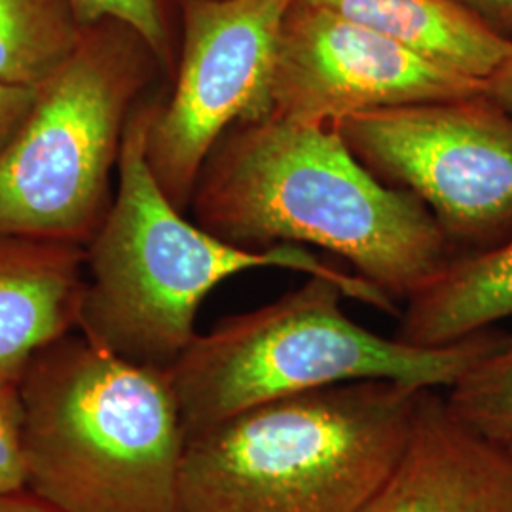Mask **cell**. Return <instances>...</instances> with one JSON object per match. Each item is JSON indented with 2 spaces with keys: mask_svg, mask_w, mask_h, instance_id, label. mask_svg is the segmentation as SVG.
<instances>
[{
  "mask_svg": "<svg viewBox=\"0 0 512 512\" xmlns=\"http://www.w3.org/2000/svg\"><path fill=\"white\" fill-rule=\"evenodd\" d=\"M459 418L480 433L512 442V334L482 357L459 382L446 389Z\"/></svg>",
  "mask_w": 512,
  "mask_h": 512,
  "instance_id": "cell-15",
  "label": "cell"
},
{
  "mask_svg": "<svg viewBox=\"0 0 512 512\" xmlns=\"http://www.w3.org/2000/svg\"><path fill=\"white\" fill-rule=\"evenodd\" d=\"M423 387L363 380L277 399L188 437L179 512H361Z\"/></svg>",
  "mask_w": 512,
  "mask_h": 512,
  "instance_id": "cell-4",
  "label": "cell"
},
{
  "mask_svg": "<svg viewBox=\"0 0 512 512\" xmlns=\"http://www.w3.org/2000/svg\"><path fill=\"white\" fill-rule=\"evenodd\" d=\"M38 88L0 84V152L8 147L35 105Z\"/></svg>",
  "mask_w": 512,
  "mask_h": 512,
  "instance_id": "cell-18",
  "label": "cell"
},
{
  "mask_svg": "<svg viewBox=\"0 0 512 512\" xmlns=\"http://www.w3.org/2000/svg\"><path fill=\"white\" fill-rule=\"evenodd\" d=\"M152 103L147 95L129 118L114 198L84 247L80 334L129 363L167 372L198 336L196 317L207 294L234 275L266 268L325 277L348 298L385 313L397 311L395 300L376 285L302 245L249 251L186 219L148 167Z\"/></svg>",
  "mask_w": 512,
  "mask_h": 512,
  "instance_id": "cell-2",
  "label": "cell"
},
{
  "mask_svg": "<svg viewBox=\"0 0 512 512\" xmlns=\"http://www.w3.org/2000/svg\"><path fill=\"white\" fill-rule=\"evenodd\" d=\"M0 512H61L29 490L0 492Z\"/></svg>",
  "mask_w": 512,
  "mask_h": 512,
  "instance_id": "cell-21",
  "label": "cell"
},
{
  "mask_svg": "<svg viewBox=\"0 0 512 512\" xmlns=\"http://www.w3.org/2000/svg\"><path fill=\"white\" fill-rule=\"evenodd\" d=\"M82 245L0 234V376L21 380L38 351L76 330Z\"/></svg>",
  "mask_w": 512,
  "mask_h": 512,
  "instance_id": "cell-11",
  "label": "cell"
},
{
  "mask_svg": "<svg viewBox=\"0 0 512 512\" xmlns=\"http://www.w3.org/2000/svg\"><path fill=\"white\" fill-rule=\"evenodd\" d=\"M293 0H183L181 46L167 97H154L148 167L190 209L203 162L236 124L272 114L281 23Z\"/></svg>",
  "mask_w": 512,
  "mask_h": 512,
  "instance_id": "cell-8",
  "label": "cell"
},
{
  "mask_svg": "<svg viewBox=\"0 0 512 512\" xmlns=\"http://www.w3.org/2000/svg\"><path fill=\"white\" fill-rule=\"evenodd\" d=\"M344 298L338 283L308 275L274 302L198 332L167 370L186 439L260 404L330 385L391 380L450 389L505 336L488 329L440 348L414 346L353 321Z\"/></svg>",
  "mask_w": 512,
  "mask_h": 512,
  "instance_id": "cell-5",
  "label": "cell"
},
{
  "mask_svg": "<svg viewBox=\"0 0 512 512\" xmlns=\"http://www.w3.org/2000/svg\"><path fill=\"white\" fill-rule=\"evenodd\" d=\"M486 92V82L308 0H293L277 40L272 116L336 124L366 110Z\"/></svg>",
  "mask_w": 512,
  "mask_h": 512,
  "instance_id": "cell-9",
  "label": "cell"
},
{
  "mask_svg": "<svg viewBox=\"0 0 512 512\" xmlns=\"http://www.w3.org/2000/svg\"><path fill=\"white\" fill-rule=\"evenodd\" d=\"M391 38L440 65L486 82L512 52V40L454 0H308Z\"/></svg>",
  "mask_w": 512,
  "mask_h": 512,
  "instance_id": "cell-13",
  "label": "cell"
},
{
  "mask_svg": "<svg viewBox=\"0 0 512 512\" xmlns=\"http://www.w3.org/2000/svg\"><path fill=\"white\" fill-rule=\"evenodd\" d=\"M160 76L135 29L116 19L88 25L0 152V234L86 247L114 198L129 118Z\"/></svg>",
  "mask_w": 512,
  "mask_h": 512,
  "instance_id": "cell-6",
  "label": "cell"
},
{
  "mask_svg": "<svg viewBox=\"0 0 512 512\" xmlns=\"http://www.w3.org/2000/svg\"><path fill=\"white\" fill-rule=\"evenodd\" d=\"M497 35L512 40V0H454Z\"/></svg>",
  "mask_w": 512,
  "mask_h": 512,
  "instance_id": "cell-19",
  "label": "cell"
},
{
  "mask_svg": "<svg viewBox=\"0 0 512 512\" xmlns=\"http://www.w3.org/2000/svg\"><path fill=\"white\" fill-rule=\"evenodd\" d=\"M194 220L241 249L313 245L408 300L458 251L414 194L382 183L336 124L264 116L228 129L194 186Z\"/></svg>",
  "mask_w": 512,
  "mask_h": 512,
  "instance_id": "cell-1",
  "label": "cell"
},
{
  "mask_svg": "<svg viewBox=\"0 0 512 512\" xmlns=\"http://www.w3.org/2000/svg\"><path fill=\"white\" fill-rule=\"evenodd\" d=\"M512 317V234L452 256L406 300L397 338L423 348L456 344Z\"/></svg>",
  "mask_w": 512,
  "mask_h": 512,
  "instance_id": "cell-12",
  "label": "cell"
},
{
  "mask_svg": "<svg viewBox=\"0 0 512 512\" xmlns=\"http://www.w3.org/2000/svg\"><path fill=\"white\" fill-rule=\"evenodd\" d=\"M84 25L101 19H116L145 38L152 52L173 78L181 46V2L183 0H73Z\"/></svg>",
  "mask_w": 512,
  "mask_h": 512,
  "instance_id": "cell-16",
  "label": "cell"
},
{
  "mask_svg": "<svg viewBox=\"0 0 512 512\" xmlns=\"http://www.w3.org/2000/svg\"><path fill=\"white\" fill-rule=\"evenodd\" d=\"M511 446H512V442H511Z\"/></svg>",
  "mask_w": 512,
  "mask_h": 512,
  "instance_id": "cell-22",
  "label": "cell"
},
{
  "mask_svg": "<svg viewBox=\"0 0 512 512\" xmlns=\"http://www.w3.org/2000/svg\"><path fill=\"white\" fill-rule=\"evenodd\" d=\"M27 490L25 410L19 380L0 376V492Z\"/></svg>",
  "mask_w": 512,
  "mask_h": 512,
  "instance_id": "cell-17",
  "label": "cell"
},
{
  "mask_svg": "<svg viewBox=\"0 0 512 512\" xmlns=\"http://www.w3.org/2000/svg\"><path fill=\"white\" fill-rule=\"evenodd\" d=\"M27 490L61 512H179L186 431L169 374L73 330L21 380Z\"/></svg>",
  "mask_w": 512,
  "mask_h": 512,
  "instance_id": "cell-3",
  "label": "cell"
},
{
  "mask_svg": "<svg viewBox=\"0 0 512 512\" xmlns=\"http://www.w3.org/2000/svg\"><path fill=\"white\" fill-rule=\"evenodd\" d=\"M486 93L501 107L512 112V52L486 80Z\"/></svg>",
  "mask_w": 512,
  "mask_h": 512,
  "instance_id": "cell-20",
  "label": "cell"
},
{
  "mask_svg": "<svg viewBox=\"0 0 512 512\" xmlns=\"http://www.w3.org/2000/svg\"><path fill=\"white\" fill-rule=\"evenodd\" d=\"M86 27L73 0H0V84L40 88L73 57Z\"/></svg>",
  "mask_w": 512,
  "mask_h": 512,
  "instance_id": "cell-14",
  "label": "cell"
},
{
  "mask_svg": "<svg viewBox=\"0 0 512 512\" xmlns=\"http://www.w3.org/2000/svg\"><path fill=\"white\" fill-rule=\"evenodd\" d=\"M382 183L433 213L458 253L512 234V112L488 93L366 110L336 122Z\"/></svg>",
  "mask_w": 512,
  "mask_h": 512,
  "instance_id": "cell-7",
  "label": "cell"
},
{
  "mask_svg": "<svg viewBox=\"0 0 512 512\" xmlns=\"http://www.w3.org/2000/svg\"><path fill=\"white\" fill-rule=\"evenodd\" d=\"M361 512H512V446L423 389L401 456Z\"/></svg>",
  "mask_w": 512,
  "mask_h": 512,
  "instance_id": "cell-10",
  "label": "cell"
}]
</instances>
